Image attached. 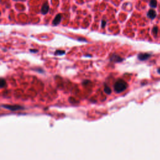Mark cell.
Segmentation results:
<instances>
[{
    "label": "cell",
    "instance_id": "7c38bea8",
    "mask_svg": "<svg viewBox=\"0 0 160 160\" xmlns=\"http://www.w3.org/2000/svg\"><path fill=\"white\" fill-rule=\"evenodd\" d=\"M158 32V28L156 27V26H155V27H154L153 29V33L154 34V35L155 36H156L157 35Z\"/></svg>",
    "mask_w": 160,
    "mask_h": 160
},
{
    "label": "cell",
    "instance_id": "52a82bcc",
    "mask_svg": "<svg viewBox=\"0 0 160 160\" xmlns=\"http://www.w3.org/2000/svg\"><path fill=\"white\" fill-rule=\"evenodd\" d=\"M147 16L149 18L153 20L156 17V13L153 9L152 10H149L147 13Z\"/></svg>",
    "mask_w": 160,
    "mask_h": 160
},
{
    "label": "cell",
    "instance_id": "8992f818",
    "mask_svg": "<svg viewBox=\"0 0 160 160\" xmlns=\"http://www.w3.org/2000/svg\"><path fill=\"white\" fill-rule=\"evenodd\" d=\"M61 19H62V16L61 14H58L55 18H54V20H53V25L54 26H57L58 25L60 22L61 21Z\"/></svg>",
    "mask_w": 160,
    "mask_h": 160
},
{
    "label": "cell",
    "instance_id": "5b68a950",
    "mask_svg": "<svg viewBox=\"0 0 160 160\" xmlns=\"http://www.w3.org/2000/svg\"><path fill=\"white\" fill-rule=\"evenodd\" d=\"M49 10H50V6H49V4L48 3H44L43 4V5L41 8V13L43 15H46L49 12Z\"/></svg>",
    "mask_w": 160,
    "mask_h": 160
},
{
    "label": "cell",
    "instance_id": "4fadbf2b",
    "mask_svg": "<svg viewBox=\"0 0 160 160\" xmlns=\"http://www.w3.org/2000/svg\"><path fill=\"white\" fill-rule=\"evenodd\" d=\"M106 25V21H105V20L102 21V22H101V27L102 28H105Z\"/></svg>",
    "mask_w": 160,
    "mask_h": 160
},
{
    "label": "cell",
    "instance_id": "3957f363",
    "mask_svg": "<svg viewBox=\"0 0 160 160\" xmlns=\"http://www.w3.org/2000/svg\"><path fill=\"white\" fill-rule=\"evenodd\" d=\"M110 60L113 62H114V63H119V62H121L123 61V58L118 55L113 54L111 56Z\"/></svg>",
    "mask_w": 160,
    "mask_h": 160
},
{
    "label": "cell",
    "instance_id": "ba28073f",
    "mask_svg": "<svg viewBox=\"0 0 160 160\" xmlns=\"http://www.w3.org/2000/svg\"><path fill=\"white\" fill-rule=\"evenodd\" d=\"M6 86V81L3 78H0V88H3Z\"/></svg>",
    "mask_w": 160,
    "mask_h": 160
},
{
    "label": "cell",
    "instance_id": "9a60e30c",
    "mask_svg": "<svg viewBox=\"0 0 160 160\" xmlns=\"http://www.w3.org/2000/svg\"><path fill=\"white\" fill-rule=\"evenodd\" d=\"M157 71H158V73H159V74H160V68H158Z\"/></svg>",
    "mask_w": 160,
    "mask_h": 160
},
{
    "label": "cell",
    "instance_id": "30bf717a",
    "mask_svg": "<svg viewBox=\"0 0 160 160\" xmlns=\"http://www.w3.org/2000/svg\"><path fill=\"white\" fill-rule=\"evenodd\" d=\"M104 91L106 93V94H108V95H110L111 93H112V90H111V88L109 86H108L107 85L105 86Z\"/></svg>",
    "mask_w": 160,
    "mask_h": 160
},
{
    "label": "cell",
    "instance_id": "8fae6325",
    "mask_svg": "<svg viewBox=\"0 0 160 160\" xmlns=\"http://www.w3.org/2000/svg\"><path fill=\"white\" fill-rule=\"evenodd\" d=\"M65 51H63V50H57L55 53V55H63L65 54Z\"/></svg>",
    "mask_w": 160,
    "mask_h": 160
},
{
    "label": "cell",
    "instance_id": "5bb4252c",
    "mask_svg": "<svg viewBox=\"0 0 160 160\" xmlns=\"http://www.w3.org/2000/svg\"><path fill=\"white\" fill-rule=\"evenodd\" d=\"M29 51L32 52V53H36V52H38V50H30Z\"/></svg>",
    "mask_w": 160,
    "mask_h": 160
},
{
    "label": "cell",
    "instance_id": "7a4b0ae2",
    "mask_svg": "<svg viewBox=\"0 0 160 160\" xmlns=\"http://www.w3.org/2000/svg\"><path fill=\"white\" fill-rule=\"evenodd\" d=\"M3 107L6 108L8 110H10L11 112H16V111L24 109L25 108L19 105H3Z\"/></svg>",
    "mask_w": 160,
    "mask_h": 160
},
{
    "label": "cell",
    "instance_id": "9c48e42d",
    "mask_svg": "<svg viewBox=\"0 0 160 160\" xmlns=\"http://www.w3.org/2000/svg\"><path fill=\"white\" fill-rule=\"evenodd\" d=\"M149 6L152 8H156L157 6V1L156 0H150Z\"/></svg>",
    "mask_w": 160,
    "mask_h": 160
},
{
    "label": "cell",
    "instance_id": "2e32d148",
    "mask_svg": "<svg viewBox=\"0 0 160 160\" xmlns=\"http://www.w3.org/2000/svg\"><path fill=\"white\" fill-rule=\"evenodd\" d=\"M15 1H20V0H15Z\"/></svg>",
    "mask_w": 160,
    "mask_h": 160
},
{
    "label": "cell",
    "instance_id": "6da1fadb",
    "mask_svg": "<svg viewBox=\"0 0 160 160\" xmlns=\"http://www.w3.org/2000/svg\"><path fill=\"white\" fill-rule=\"evenodd\" d=\"M128 88V84L123 79H119L114 83V90L117 93H120L124 91Z\"/></svg>",
    "mask_w": 160,
    "mask_h": 160
},
{
    "label": "cell",
    "instance_id": "277c9868",
    "mask_svg": "<svg viewBox=\"0 0 160 160\" xmlns=\"http://www.w3.org/2000/svg\"><path fill=\"white\" fill-rule=\"evenodd\" d=\"M151 56L152 55L149 54V53H140V54H139V55L138 56V59L140 61H146L149 59Z\"/></svg>",
    "mask_w": 160,
    "mask_h": 160
}]
</instances>
